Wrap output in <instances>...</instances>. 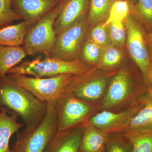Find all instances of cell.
<instances>
[{
  "mask_svg": "<svg viewBox=\"0 0 152 152\" xmlns=\"http://www.w3.org/2000/svg\"><path fill=\"white\" fill-rule=\"evenodd\" d=\"M148 82L151 83L152 86V88L150 90L152 91V64H151L149 70L148 76Z\"/></svg>",
  "mask_w": 152,
  "mask_h": 152,
  "instance_id": "obj_31",
  "label": "cell"
},
{
  "mask_svg": "<svg viewBox=\"0 0 152 152\" xmlns=\"http://www.w3.org/2000/svg\"><path fill=\"white\" fill-rule=\"evenodd\" d=\"M133 92L131 79L124 72L114 76L110 83L108 89L102 102L105 109L111 108L124 102Z\"/></svg>",
  "mask_w": 152,
  "mask_h": 152,
  "instance_id": "obj_11",
  "label": "cell"
},
{
  "mask_svg": "<svg viewBox=\"0 0 152 152\" xmlns=\"http://www.w3.org/2000/svg\"><path fill=\"white\" fill-rule=\"evenodd\" d=\"M58 132L69 129L86 122L92 111L87 102L72 94L64 95L56 102Z\"/></svg>",
  "mask_w": 152,
  "mask_h": 152,
  "instance_id": "obj_6",
  "label": "cell"
},
{
  "mask_svg": "<svg viewBox=\"0 0 152 152\" xmlns=\"http://www.w3.org/2000/svg\"><path fill=\"white\" fill-rule=\"evenodd\" d=\"M12 0H0V28L22 19L12 7Z\"/></svg>",
  "mask_w": 152,
  "mask_h": 152,
  "instance_id": "obj_24",
  "label": "cell"
},
{
  "mask_svg": "<svg viewBox=\"0 0 152 152\" xmlns=\"http://www.w3.org/2000/svg\"><path fill=\"white\" fill-rule=\"evenodd\" d=\"M133 11L148 24L152 25V0H137Z\"/></svg>",
  "mask_w": 152,
  "mask_h": 152,
  "instance_id": "obj_27",
  "label": "cell"
},
{
  "mask_svg": "<svg viewBox=\"0 0 152 152\" xmlns=\"http://www.w3.org/2000/svg\"><path fill=\"white\" fill-rule=\"evenodd\" d=\"M83 58L91 63H97L102 57L101 48L91 41H87L83 50Z\"/></svg>",
  "mask_w": 152,
  "mask_h": 152,
  "instance_id": "obj_28",
  "label": "cell"
},
{
  "mask_svg": "<svg viewBox=\"0 0 152 152\" xmlns=\"http://www.w3.org/2000/svg\"><path fill=\"white\" fill-rule=\"evenodd\" d=\"M148 42L149 47L150 58L152 59V33L148 36Z\"/></svg>",
  "mask_w": 152,
  "mask_h": 152,
  "instance_id": "obj_30",
  "label": "cell"
},
{
  "mask_svg": "<svg viewBox=\"0 0 152 152\" xmlns=\"http://www.w3.org/2000/svg\"><path fill=\"white\" fill-rule=\"evenodd\" d=\"M115 0H90L88 21L98 23L107 18L109 11Z\"/></svg>",
  "mask_w": 152,
  "mask_h": 152,
  "instance_id": "obj_22",
  "label": "cell"
},
{
  "mask_svg": "<svg viewBox=\"0 0 152 152\" xmlns=\"http://www.w3.org/2000/svg\"><path fill=\"white\" fill-rule=\"evenodd\" d=\"M127 44L130 54L141 71L145 80L148 82L151 58L143 31L140 26L130 14L126 20Z\"/></svg>",
  "mask_w": 152,
  "mask_h": 152,
  "instance_id": "obj_8",
  "label": "cell"
},
{
  "mask_svg": "<svg viewBox=\"0 0 152 152\" xmlns=\"http://www.w3.org/2000/svg\"><path fill=\"white\" fill-rule=\"evenodd\" d=\"M87 73L77 83L72 94L80 99L89 102L97 100L102 96L107 87V80L104 77L88 79Z\"/></svg>",
  "mask_w": 152,
  "mask_h": 152,
  "instance_id": "obj_14",
  "label": "cell"
},
{
  "mask_svg": "<svg viewBox=\"0 0 152 152\" xmlns=\"http://www.w3.org/2000/svg\"><path fill=\"white\" fill-rule=\"evenodd\" d=\"M0 104L20 117L28 129L40 124L48 109L46 102L39 99L7 75L0 77Z\"/></svg>",
  "mask_w": 152,
  "mask_h": 152,
  "instance_id": "obj_1",
  "label": "cell"
},
{
  "mask_svg": "<svg viewBox=\"0 0 152 152\" xmlns=\"http://www.w3.org/2000/svg\"><path fill=\"white\" fill-rule=\"evenodd\" d=\"M152 131V101L149 97L145 105L131 120L124 133H136Z\"/></svg>",
  "mask_w": 152,
  "mask_h": 152,
  "instance_id": "obj_19",
  "label": "cell"
},
{
  "mask_svg": "<svg viewBox=\"0 0 152 152\" xmlns=\"http://www.w3.org/2000/svg\"><path fill=\"white\" fill-rule=\"evenodd\" d=\"M108 135L87 121L80 146V152H103Z\"/></svg>",
  "mask_w": 152,
  "mask_h": 152,
  "instance_id": "obj_15",
  "label": "cell"
},
{
  "mask_svg": "<svg viewBox=\"0 0 152 152\" xmlns=\"http://www.w3.org/2000/svg\"><path fill=\"white\" fill-rule=\"evenodd\" d=\"M60 1H61V0H60Z\"/></svg>",
  "mask_w": 152,
  "mask_h": 152,
  "instance_id": "obj_35",
  "label": "cell"
},
{
  "mask_svg": "<svg viewBox=\"0 0 152 152\" xmlns=\"http://www.w3.org/2000/svg\"><path fill=\"white\" fill-rule=\"evenodd\" d=\"M45 116L40 124L31 129L17 133L12 152H45L58 132L56 102H47Z\"/></svg>",
  "mask_w": 152,
  "mask_h": 152,
  "instance_id": "obj_3",
  "label": "cell"
},
{
  "mask_svg": "<svg viewBox=\"0 0 152 152\" xmlns=\"http://www.w3.org/2000/svg\"><path fill=\"white\" fill-rule=\"evenodd\" d=\"M106 152H132V145L124 135H108L105 142Z\"/></svg>",
  "mask_w": 152,
  "mask_h": 152,
  "instance_id": "obj_23",
  "label": "cell"
},
{
  "mask_svg": "<svg viewBox=\"0 0 152 152\" xmlns=\"http://www.w3.org/2000/svg\"><path fill=\"white\" fill-rule=\"evenodd\" d=\"M61 6V0L54 8L28 30L23 45L27 55L43 54L50 56L57 37L54 25Z\"/></svg>",
  "mask_w": 152,
  "mask_h": 152,
  "instance_id": "obj_5",
  "label": "cell"
},
{
  "mask_svg": "<svg viewBox=\"0 0 152 152\" xmlns=\"http://www.w3.org/2000/svg\"><path fill=\"white\" fill-rule=\"evenodd\" d=\"M88 70V66L79 60L65 61L47 56L44 59L37 58L22 62L11 69L8 74L31 75L35 77L43 78L64 74L80 75L86 73Z\"/></svg>",
  "mask_w": 152,
  "mask_h": 152,
  "instance_id": "obj_4",
  "label": "cell"
},
{
  "mask_svg": "<svg viewBox=\"0 0 152 152\" xmlns=\"http://www.w3.org/2000/svg\"><path fill=\"white\" fill-rule=\"evenodd\" d=\"M28 23L23 20L16 24L8 25L0 28V46H21L23 45Z\"/></svg>",
  "mask_w": 152,
  "mask_h": 152,
  "instance_id": "obj_17",
  "label": "cell"
},
{
  "mask_svg": "<svg viewBox=\"0 0 152 152\" xmlns=\"http://www.w3.org/2000/svg\"><path fill=\"white\" fill-rule=\"evenodd\" d=\"M103 152H106V151H104Z\"/></svg>",
  "mask_w": 152,
  "mask_h": 152,
  "instance_id": "obj_34",
  "label": "cell"
},
{
  "mask_svg": "<svg viewBox=\"0 0 152 152\" xmlns=\"http://www.w3.org/2000/svg\"><path fill=\"white\" fill-rule=\"evenodd\" d=\"M149 97L142 99L132 107L119 113L104 111L92 117L88 122L107 134L124 131L131 120L145 105Z\"/></svg>",
  "mask_w": 152,
  "mask_h": 152,
  "instance_id": "obj_9",
  "label": "cell"
},
{
  "mask_svg": "<svg viewBox=\"0 0 152 152\" xmlns=\"http://www.w3.org/2000/svg\"><path fill=\"white\" fill-rule=\"evenodd\" d=\"M85 124L58 132L45 152H80Z\"/></svg>",
  "mask_w": 152,
  "mask_h": 152,
  "instance_id": "obj_12",
  "label": "cell"
},
{
  "mask_svg": "<svg viewBox=\"0 0 152 152\" xmlns=\"http://www.w3.org/2000/svg\"><path fill=\"white\" fill-rule=\"evenodd\" d=\"M123 135L131 142L132 152H152V131Z\"/></svg>",
  "mask_w": 152,
  "mask_h": 152,
  "instance_id": "obj_21",
  "label": "cell"
},
{
  "mask_svg": "<svg viewBox=\"0 0 152 152\" xmlns=\"http://www.w3.org/2000/svg\"><path fill=\"white\" fill-rule=\"evenodd\" d=\"M91 40L101 48L108 45L109 36L103 24L98 25L92 30Z\"/></svg>",
  "mask_w": 152,
  "mask_h": 152,
  "instance_id": "obj_29",
  "label": "cell"
},
{
  "mask_svg": "<svg viewBox=\"0 0 152 152\" xmlns=\"http://www.w3.org/2000/svg\"><path fill=\"white\" fill-rule=\"evenodd\" d=\"M105 48L101 59L102 65L110 68L119 64L122 57L121 52L112 46L107 45Z\"/></svg>",
  "mask_w": 152,
  "mask_h": 152,
  "instance_id": "obj_26",
  "label": "cell"
},
{
  "mask_svg": "<svg viewBox=\"0 0 152 152\" xmlns=\"http://www.w3.org/2000/svg\"><path fill=\"white\" fill-rule=\"evenodd\" d=\"M24 124L18 122L16 117L10 115L6 109L0 111V152H12L10 148V141L14 134L19 132Z\"/></svg>",
  "mask_w": 152,
  "mask_h": 152,
  "instance_id": "obj_16",
  "label": "cell"
},
{
  "mask_svg": "<svg viewBox=\"0 0 152 152\" xmlns=\"http://www.w3.org/2000/svg\"><path fill=\"white\" fill-rule=\"evenodd\" d=\"M108 26L109 37L112 42L116 46H123L124 45L126 37L123 22L113 23Z\"/></svg>",
  "mask_w": 152,
  "mask_h": 152,
  "instance_id": "obj_25",
  "label": "cell"
},
{
  "mask_svg": "<svg viewBox=\"0 0 152 152\" xmlns=\"http://www.w3.org/2000/svg\"><path fill=\"white\" fill-rule=\"evenodd\" d=\"M132 7L126 0H115L112 5L103 26L106 28L112 23L124 21L130 15Z\"/></svg>",
  "mask_w": 152,
  "mask_h": 152,
  "instance_id": "obj_20",
  "label": "cell"
},
{
  "mask_svg": "<svg viewBox=\"0 0 152 152\" xmlns=\"http://www.w3.org/2000/svg\"><path fill=\"white\" fill-rule=\"evenodd\" d=\"M81 75L64 74L47 78L32 77L25 75H10L20 86L43 102H57L64 95L72 94Z\"/></svg>",
  "mask_w": 152,
  "mask_h": 152,
  "instance_id": "obj_2",
  "label": "cell"
},
{
  "mask_svg": "<svg viewBox=\"0 0 152 152\" xmlns=\"http://www.w3.org/2000/svg\"><path fill=\"white\" fill-rule=\"evenodd\" d=\"M27 56L23 47L0 46V77L6 75Z\"/></svg>",
  "mask_w": 152,
  "mask_h": 152,
  "instance_id": "obj_18",
  "label": "cell"
},
{
  "mask_svg": "<svg viewBox=\"0 0 152 152\" xmlns=\"http://www.w3.org/2000/svg\"><path fill=\"white\" fill-rule=\"evenodd\" d=\"M60 0H12V7L30 26L35 24L60 2Z\"/></svg>",
  "mask_w": 152,
  "mask_h": 152,
  "instance_id": "obj_10",
  "label": "cell"
},
{
  "mask_svg": "<svg viewBox=\"0 0 152 152\" xmlns=\"http://www.w3.org/2000/svg\"><path fill=\"white\" fill-rule=\"evenodd\" d=\"M86 14L57 36L50 56L72 61L78 54L86 29Z\"/></svg>",
  "mask_w": 152,
  "mask_h": 152,
  "instance_id": "obj_7",
  "label": "cell"
},
{
  "mask_svg": "<svg viewBox=\"0 0 152 152\" xmlns=\"http://www.w3.org/2000/svg\"><path fill=\"white\" fill-rule=\"evenodd\" d=\"M90 0H61L62 6L54 28L56 36L86 14Z\"/></svg>",
  "mask_w": 152,
  "mask_h": 152,
  "instance_id": "obj_13",
  "label": "cell"
},
{
  "mask_svg": "<svg viewBox=\"0 0 152 152\" xmlns=\"http://www.w3.org/2000/svg\"><path fill=\"white\" fill-rule=\"evenodd\" d=\"M150 97L151 98V100L152 101V90H150Z\"/></svg>",
  "mask_w": 152,
  "mask_h": 152,
  "instance_id": "obj_33",
  "label": "cell"
},
{
  "mask_svg": "<svg viewBox=\"0 0 152 152\" xmlns=\"http://www.w3.org/2000/svg\"><path fill=\"white\" fill-rule=\"evenodd\" d=\"M129 3L131 4L132 6H135L136 5L137 3V0H126Z\"/></svg>",
  "mask_w": 152,
  "mask_h": 152,
  "instance_id": "obj_32",
  "label": "cell"
}]
</instances>
